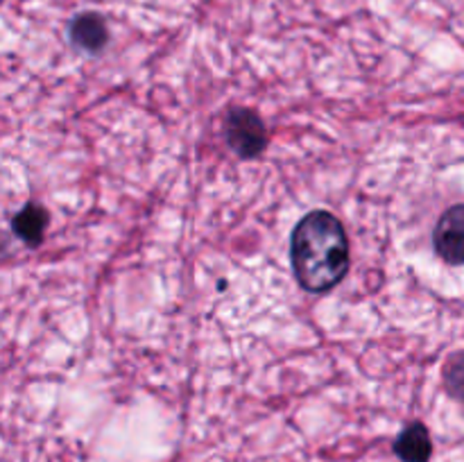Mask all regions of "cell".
<instances>
[{"label":"cell","instance_id":"obj_1","mask_svg":"<svg viewBox=\"0 0 464 462\" xmlns=\"http://www.w3.org/2000/svg\"><path fill=\"white\" fill-rule=\"evenodd\" d=\"M295 276L308 293H326L349 267V240L334 213L313 211L295 226L290 243Z\"/></svg>","mask_w":464,"mask_h":462},{"label":"cell","instance_id":"obj_2","mask_svg":"<svg viewBox=\"0 0 464 462\" xmlns=\"http://www.w3.org/2000/svg\"><path fill=\"white\" fill-rule=\"evenodd\" d=\"M227 140L243 159H254L266 149L267 130L252 109H234L227 118Z\"/></svg>","mask_w":464,"mask_h":462},{"label":"cell","instance_id":"obj_3","mask_svg":"<svg viewBox=\"0 0 464 462\" xmlns=\"http://www.w3.org/2000/svg\"><path fill=\"white\" fill-rule=\"evenodd\" d=\"M433 245L449 265H464V204L442 213L435 226Z\"/></svg>","mask_w":464,"mask_h":462},{"label":"cell","instance_id":"obj_4","mask_svg":"<svg viewBox=\"0 0 464 462\" xmlns=\"http://www.w3.org/2000/svg\"><path fill=\"white\" fill-rule=\"evenodd\" d=\"M394 453L403 462H429L430 456H433V442H430L429 428L420 421L406 426L397 438V442H394Z\"/></svg>","mask_w":464,"mask_h":462},{"label":"cell","instance_id":"obj_5","mask_svg":"<svg viewBox=\"0 0 464 462\" xmlns=\"http://www.w3.org/2000/svg\"><path fill=\"white\" fill-rule=\"evenodd\" d=\"M71 39L80 48L89 53H98L107 43V25L102 18L93 12H84L71 23Z\"/></svg>","mask_w":464,"mask_h":462},{"label":"cell","instance_id":"obj_6","mask_svg":"<svg viewBox=\"0 0 464 462\" xmlns=\"http://www.w3.org/2000/svg\"><path fill=\"white\" fill-rule=\"evenodd\" d=\"M45 225H48V213H45V208L41 207V204L32 202L25 204V207L16 213V217H14L12 222V229L23 243L36 247V245L44 240Z\"/></svg>","mask_w":464,"mask_h":462},{"label":"cell","instance_id":"obj_7","mask_svg":"<svg viewBox=\"0 0 464 462\" xmlns=\"http://www.w3.org/2000/svg\"><path fill=\"white\" fill-rule=\"evenodd\" d=\"M444 385L449 394L464 406V351L453 353L444 365Z\"/></svg>","mask_w":464,"mask_h":462}]
</instances>
